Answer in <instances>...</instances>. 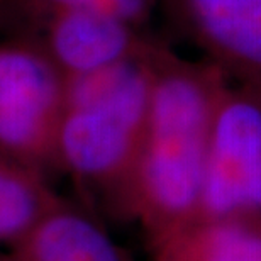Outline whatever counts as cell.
I'll return each mask as SVG.
<instances>
[{
	"label": "cell",
	"mask_w": 261,
	"mask_h": 261,
	"mask_svg": "<svg viewBox=\"0 0 261 261\" xmlns=\"http://www.w3.org/2000/svg\"><path fill=\"white\" fill-rule=\"evenodd\" d=\"M151 244L153 261H261V217H198Z\"/></svg>",
	"instance_id": "cell-8"
},
{
	"label": "cell",
	"mask_w": 261,
	"mask_h": 261,
	"mask_svg": "<svg viewBox=\"0 0 261 261\" xmlns=\"http://www.w3.org/2000/svg\"><path fill=\"white\" fill-rule=\"evenodd\" d=\"M68 80L29 38L0 43V148L46 171L58 166Z\"/></svg>",
	"instance_id": "cell-3"
},
{
	"label": "cell",
	"mask_w": 261,
	"mask_h": 261,
	"mask_svg": "<svg viewBox=\"0 0 261 261\" xmlns=\"http://www.w3.org/2000/svg\"><path fill=\"white\" fill-rule=\"evenodd\" d=\"M60 202L43 170L0 148V241L14 244Z\"/></svg>",
	"instance_id": "cell-9"
},
{
	"label": "cell",
	"mask_w": 261,
	"mask_h": 261,
	"mask_svg": "<svg viewBox=\"0 0 261 261\" xmlns=\"http://www.w3.org/2000/svg\"><path fill=\"white\" fill-rule=\"evenodd\" d=\"M0 261H7V256H0Z\"/></svg>",
	"instance_id": "cell-10"
},
{
	"label": "cell",
	"mask_w": 261,
	"mask_h": 261,
	"mask_svg": "<svg viewBox=\"0 0 261 261\" xmlns=\"http://www.w3.org/2000/svg\"><path fill=\"white\" fill-rule=\"evenodd\" d=\"M34 38L66 80L92 75L144 55L151 48L136 25L93 7H65L39 19Z\"/></svg>",
	"instance_id": "cell-5"
},
{
	"label": "cell",
	"mask_w": 261,
	"mask_h": 261,
	"mask_svg": "<svg viewBox=\"0 0 261 261\" xmlns=\"http://www.w3.org/2000/svg\"><path fill=\"white\" fill-rule=\"evenodd\" d=\"M261 161V82H227L208 141L200 217L244 216V190Z\"/></svg>",
	"instance_id": "cell-4"
},
{
	"label": "cell",
	"mask_w": 261,
	"mask_h": 261,
	"mask_svg": "<svg viewBox=\"0 0 261 261\" xmlns=\"http://www.w3.org/2000/svg\"><path fill=\"white\" fill-rule=\"evenodd\" d=\"M7 261H126L95 219L61 200L10 244Z\"/></svg>",
	"instance_id": "cell-7"
},
{
	"label": "cell",
	"mask_w": 261,
	"mask_h": 261,
	"mask_svg": "<svg viewBox=\"0 0 261 261\" xmlns=\"http://www.w3.org/2000/svg\"><path fill=\"white\" fill-rule=\"evenodd\" d=\"M227 82L211 61L154 49L144 143L122 198L151 238L202 216L211 129Z\"/></svg>",
	"instance_id": "cell-1"
},
{
	"label": "cell",
	"mask_w": 261,
	"mask_h": 261,
	"mask_svg": "<svg viewBox=\"0 0 261 261\" xmlns=\"http://www.w3.org/2000/svg\"><path fill=\"white\" fill-rule=\"evenodd\" d=\"M154 48L66 87L58 166L121 203L144 143Z\"/></svg>",
	"instance_id": "cell-2"
},
{
	"label": "cell",
	"mask_w": 261,
	"mask_h": 261,
	"mask_svg": "<svg viewBox=\"0 0 261 261\" xmlns=\"http://www.w3.org/2000/svg\"><path fill=\"white\" fill-rule=\"evenodd\" d=\"M171 19L238 80L261 82V0H163Z\"/></svg>",
	"instance_id": "cell-6"
}]
</instances>
